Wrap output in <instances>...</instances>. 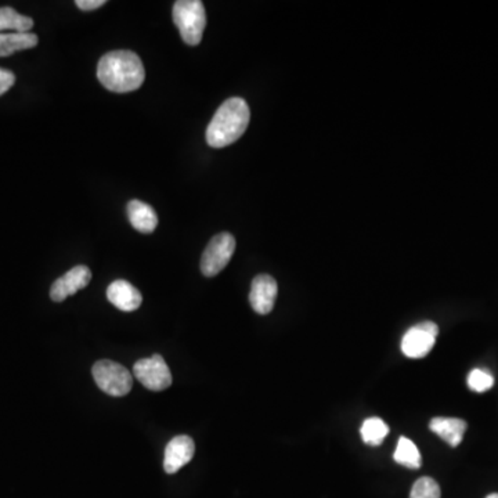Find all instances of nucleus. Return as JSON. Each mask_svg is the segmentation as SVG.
Wrapping results in <instances>:
<instances>
[{
	"mask_svg": "<svg viewBox=\"0 0 498 498\" xmlns=\"http://www.w3.org/2000/svg\"><path fill=\"white\" fill-rule=\"evenodd\" d=\"M14 84H16V75L9 69H0V96L6 94Z\"/></svg>",
	"mask_w": 498,
	"mask_h": 498,
	"instance_id": "aec40b11",
	"label": "nucleus"
},
{
	"mask_svg": "<svg viewBox=\"0 0 498 498\" xmlns=\"http://www.w3.org/2000/svg\"><path fill=\"white\" fill-rule=\"evenodd\" d=\"M104 4H106V0H77L78 9L84 10V12H92Z\"/></svg>",
	"mask_w": 498,
	"mask_h": 498,
	"instance_id": "412c9836",
	"label": "nucleus"
},
{
	"mask_svg": "<svg viewBox=\"0 0 498 498\" xmlns=\"http://www.w3.org/2000/svg\"><path fill=\"white\" fill-rule=\"evenodd\" d=\"M393 458L397 464L410 468V469H420L422 467V457L420 454V450L409 437H400Z\"/></svg>",
	"mask_w": 498,
	"mask_h": 498,
	"instance_id": "dca6fc26",
	"label": "nucleus"
},
{
	"mask_svg": "<svg viewBox=\"0 0 498 498\" xmlns=\"http://www.w3.org/2000/svg\"><path fill=\"white\" fill-rule=\"evenodd\" d=\"M97 78L110 92L130 94L142 86L146 72L136 53L129 50H115L100 60Z\"/></svg>",
	"mask_w": 498,
	"mask_h": 498,
	"instance_id": "f257e3e1",
	"label": "nucleus"
},
{
	"mask_svg": "<svg viewBox=\"0 0 498 498\" xmlns=\"http://www.w3.org/2000/svg\"><path fill=\"white\" fill-rule=\"evenodd\" d=\"M174 21L183 41L190 46L201 44L207 12L201 0H179L174 4Z\"/></svg>",
	"mask_w": 498,
	"mask_h": 498,
	"instance_id": "7ed1b4c3",
	"label": "nucleus"
},
{
	"mask_svg": "<svg viewBox=\"0 0 498 498\" xmlns=\"http://www.w3.org/2000/svg\"><path fill=\"white\" fill-rule=\"evenodd\" d=\"M249 107L241 97L223 102L208 125L207 143L212 149H223L237 142L249 125Z\"/></svg>",
	"mask_w": 498,
	"mask_h": 498,
	"instance_id": "f03ea898",
	"label": "nucleus"
},
{
	"mask_svg": "<svg viewBox=\"0 0 498 498\" xmlns=\"http://www.w3.org/2000/svg\"><path fill=\"white\" fill-rule=\"evenodd\" d=\"M34 20L31 17L22 16L12 7H0V32L12 31L19 34L31 31Z\"/></svg>",
	"mask_w": 498,
	"mask_h": 498,
	"instance_id": "2eb2a0df",
	"label": "nucleus"
},
{
	"mask_svg": "<svg viewBox=\"0 0 498 498\" xmlns=\"http://www.w3.org/2000/svg\"><path fill=\"white\" fill-rule=\"evenodd\" d=\"M92 372L97 387L110 396H127L134 387V378L129 370L112 360H100L94 365Z\"/></svg>",
	"mask_w": 498,
	"mask_h": 498,
	"instance_id": "20e7f679",
	"label": "nucleus"
},
{
	"mask_svg": "<svg viewBox=\"0 0 498 498\" xmlns=\"http://www.w3.org/2000/svg\"><path fill=\"white\" fill-rule=\"evenodd\" d=\"M235 251V240L230 233H220L205 248L201 257L204 276L214 277L229 265Z\"/></svg>",
	"mask_w": 498,
	"mask_h": 498,
	"instance_id": "39448f33",
	"label": "nucleus"
},
{
	"mask_svg": "<svg viewBox=\"0 0 498 498\" xmlns=\"http://www.w3.org/2000/svg\"><path fill=\"white\" fill-rule=\"evenodd\" d=\"M135 377L140 384L154 392H161L172 385V374L161 355H152L149 359H142L135 364Z\"/></svg>",
	"mask_w": 498,
	"mask_h": 498,
	"instance_id": "0eeeda50",
	"label": "nucleus"
},
{
	"mask_svg": "<svg viewBox=\"0 0 498 498\" xmlns=\"http://www.w3.org/2000/svg\"><path fill=\"white\" fill-rule=\"evenodd\" d=\"M127 217L129 222L137 232L150 234L157 229L159 225V216L155 214L154 209L146 202L134 200L127 204Z\"/></svg>",
	"mask_w": 498,
	"mask_h": 498,
	"instance_id": "ddd939ff",
	"label": "nucleus"
},
{
	"mask_svg": "<svg viewBox=\"0 0 498 498\" xmlns=\"http://www.w3.org/2000/svg\"><path fill=\"white\" fill-rule=\"evenodd\" d=\"M442 492H440L439 485L437 480L432 478H421L414 483L412 489L410 498H440Z\"/></svg>",
	"mask_w": 498,
	"mask_h": 498,
	"instance_id": "a211bd4d",
	"label": "nucleus"
},
{
	"mask_svg": "<svg viewBox=\"0 0 498 498\" xmlns=\"http://www.w3.org/2000/svg\"><path fill=\"white\" fill-rule=\"evenodd\" d=\"M37 35L32 32H12V34H0V57L12 56V53L20 52V50L32 49L37 46Z\"/></svg>",
	"mask_w": 498,
	"mask_h": 498,
	"instance_id": "4468645a",
	"label": "nucleus"
},
{
	"mask_svg": "<svg viewBox=\"0 0 498 498\" xmlns=\"http://www.w3.org/2000/svg\"><path fill=\"white\" fill-rule=\"evenodd\" d=\"M493 385H494V377L485 370L475 369L468 375V387L472 392H487L492 389Z\"/></svg>",
	"mask_w": 498,
	"mask_h": 498,
	"instance_id": "6ab92c4d",
	"label": "nucleus"
},
{
	"mask_svg": "<svg viewBox=\"0 0 498 498\" xmlns=\"http://www.w3.org/2000/svg\"><path fill=\"white\" fill-rule=\"evenodd\" d=\"M360 434L365 445H380L389 434V427L382 421L381 418L372 417L363 422Z\"/></svg>",
	"mask_w": 498,
	"mask_h": 498,
	"instance_id": "f3484780",
	"label": "nucleus"
},
{
	"mask_svg": "<svg viewBox=\"0 0 498 498\" xmlns=\"http://www.w3.org/2000/svg\"><path fill=\"white\" fill-rule=\"evenodd\" d=\"M90 280H92V272L89 267L84 265L75 266L53 282L50 288V298L54 302H62L71 295L77 294L79 290L86 288Z\"/></svg>",
	"mask_w": 498,
	"mask_h": 498,
	"instance_id": "1a4fd4ad",
	"label": "nucleus"
},
{
	"mask_svg": "<svg viewBox=\"0 0 498 498\" xmlns=\"http://www.w3.org/2000/svg\"><path fill=\"white\" fill-rule=\"evenodd\" d=\"M277 294L279 287L276 280L269 274H259L252 280L249 304L257 314L266 316L276 304Z\"/></svg>",
	"mask_w": 498,
	"mask_h": 498,
	"instance_id": "6e6552de",
	"label": "nucleus"
},
{
	"mask_svg": "<svg viewBox=\"0 0 498 498\" xmlns=\"http://www.w3.org/2000/svg\"><path fill=\"white\" fill-rule=\"evenodd\" d=\"M194 440L186 435L174 437L165 447L164 469L167 474H176L194 457Z\"/></svg>",
	"mask_w": 498,
	"mask_h": 498,
	"instance_id": "9d476101",
	"label": "nucleus"
},
{
	"mask_svg": "<svg viewBox=\"0 0 498 498\" xmlns=\"http://www.w3.org/2000/svg\"><path fill=\"white\" fill-rule=\"evenodd\" d=\"M439 327L432 322H420L405 332L402 339V352L410 359L428 356L437 344Z\"/></svg>",
	"mask_w": 498,
	"mask_h": 498,
	"instance_id": "423d86ee",
	"label": "nucleus"
},
{
	"mask_svg": "<svg viewBox=\"0 0 498 498\" xmlns=\"http://www.w3.org/2000/svg\"><path fill=\"white\" fill-rule=\"evenodd\" d=\"M467 428V422L460 418L437 417L429 422V429L452 447L461 445Z\"/></svg>",
	"mask_w": 498,
	"mask_h": 498,
	"instance_id": "f8f14e48",
	"label": "nucleus"
},
{
	"mask_svg": "<svg viewBox=\"0 0 498 498\" xmlns=\"http://www.w3.org/2000/svg\"><path fill=\"white\" fill-rule=\"evenodd\" d=\"M486 498H498V494H490Z\"/></svg>",
	"mask_w": 498,
	"mask_h": 498,
	"instance_id": "4be33fe9",
	"label": "nucleus"
},
{
	"mask_svg": "<svg viewBox=\"0 0 498 498\" xmlns=\"http://www.w3.org/2000/svg\"><path fill=\"white\" fill-rule=\"evenodd\" d=\"M107 298L110 302L122 312H135L143 302L139 290L125 280H117L107 288Z\"/></svg>",
	"mask_w": 498,
	"mask_h": 498,
	"instance_id": "9b49d317",
	"label": "nucleus"
}]
</instances>
